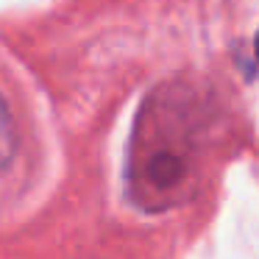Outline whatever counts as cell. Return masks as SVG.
<instances>
[{
    "label": "cell",
    "instance_id": "1",
    "mask_svg": "<svg viewBox=\"0 0 259 259\" xmlns=\"http://www.w3.org/2000/svg\"><path fill=\"white\" fill-rule=\"evenodd\" d=\"M17 153V131H14V117L6 98L0 95V173L12 167V159Z\"/></svg>",
    "mask_w": 259,
    "mask_h": 259
},
{
    "label": "cell",
    "instance_id": "2",
    "mask_svg": "<svg viewBox=\"0 0 259 259\" xmlns=\"http://www.w3.org/2000/svg\"><path fill=\"white\" fill-rule=\"evenodd\" d=\"M256 56H259V34H256Z\"/></svg>",
    "mask_w": 259,
    "mask_h": 259
}]
</instances>
